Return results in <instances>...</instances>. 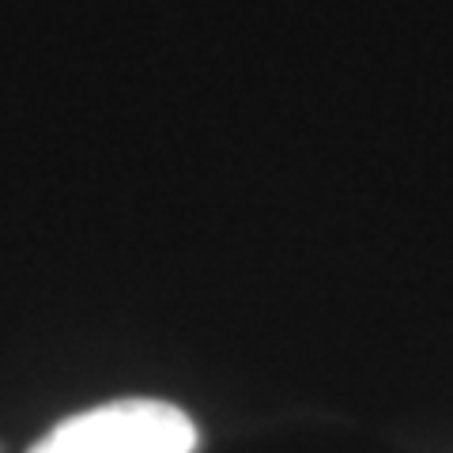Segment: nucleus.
I'll list each match as a JSON object with an SVG mask.
<instances>
[{
    "label": "nucleus",
    "mask_w": 453,
    "mask_h": 453,
    "mask_svg": "<svg viewBox=\"0 0 453 453\" xmlns=\"http://www.w3.org/2000/svg\"><path fill=\"white\" fill-rule=\"evenodd\" d=\"M196 423L178 404L125 396L61 419L27 453H193Z\"/></svg>",
    "instance_id": "nucleus-1"
}]
</instances>
